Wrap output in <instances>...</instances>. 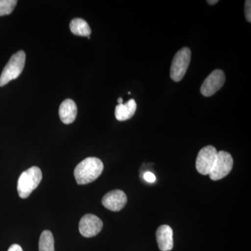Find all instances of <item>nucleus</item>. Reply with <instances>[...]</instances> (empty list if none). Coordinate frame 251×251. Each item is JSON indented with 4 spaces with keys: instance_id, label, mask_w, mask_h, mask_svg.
<instances>
[{
    "instance_id": "nucleus-12",
    "label": "nucleus",
    "mask_w": 251,
    "mask_h": 251,
    "mask_svg": "<svg viewBox=\"0 0 251 251\" xmlns=\"http://www.w3.org/2000/svg\"><path fill=\"white\" fill-rule=\"evenodd\" d=\"M137 110V103L134 99H130L126 103L119 104L115 108V117L118 121L129 120L134 115Z\"/></svg>"
},
{
    "instance_id": "nucleus-4",
    "label": "nucleus",
    "mask_w": 251,
    "mask_h": 251,
    "mask_svg": "<svg viewBox=\"0 0 251 251\" xmlns=\"http://www.w3.org/2000/svg\"><path fill=\"white\" fill-rule=\"evenodd\" d=\"M191 51L187 47L183 48L175 54L171 67V77L175 82L182 80L191 62Z\"/></svg>"
},
{
    "instance_id": "nucleus-1",
    "label": "nucleus",
    "mask_w": 251,
    "mask_h": 251,
    "mask_svg": "<svg viewBox=\"0 0 251 251\" xmlns=\"http://www.w3.org/2000/svg\"><path fill=\"white\" fill-rule=\"evenodd\" d=\"M103 168V162L99 158L88 157L75 167L74 176L79 185L90 184L101 175Z\"/></svg>"
},
{
    "instance_id": "nucleus-6",
    "label": "nucleus",
    "mask_w": 251,
    "mask_h": 251,
    "mask_svg": "<svg viewBox=\"0 0 251 251\" xmlns=\"http://www.w3.org/2000/svg\"><path fill=\"white\" fill-rule=\"evenodd\" d=\"M217 151L214 147L208 145L198 153L196 159V169L200 174L207 175L210 173L217 158Z\"/></svg>"
},
{
    "instance_id": "nucleus-7",
    "label": "nucleus",
    "mask_w": 251,
    "mask_h": 251,
    "mask_svg": "<svg viewBox=\"0 0 251 251\" xmlns=\"http://www.w3.org/2000/svg\"><path fill=\"white\" fill-rule=\"evenodd\" d=\"M226 81V75L222 70L216 69L211 73L203 82L201 92L204 97H209L214 95L222 88Z\"/></svg>"
},
{
    "instance_id": "nucleus-2",
    "label": "nucleus",
    "mask_w": 251,
    "mask_h": 251,
    "mask_svg": "<svg viewBox=\"0 0 251 251\" xmlns=\"http://www.w3.org/2000/svg\"><path fill=\"white\" fill-rule=\"evenodd\" d=\"M42 180L40 168L33 166L23 172L18 181V193L20 198L25 199L38 187Z\"/></svg>"
},
{
    "instance_id": "nucleus-18",
    "label": "nucleus",
    "mask_w": 251,
    "mask_h": 251,
    "mask_svg": "<svg viewBox=\"0 0 251 251\" xmlns=\"http://www.w3.org/2000/svg\"><path fill=\"white\" fill-rule=\"evenodd\" d=\"M8 251H23L22 248L18 244H13L10 247Z\"/></svg>"
},
{
    "instance_id": "nucleus-13",
    "label": "nucleus",
    "mask_w": 251,
    "mask_h": 251,
    "mask_svg": "<svg viewBox=\"0 0 251 251\" xmlns=\"http://www.w3.org/2000/svg\"><path fill=\"white\" fill-rule=\"evenodd\" d=\"M70 29L73 34L76 36H90L92 30L88 23L82 18L73 19L70 23Z\"/></svg>"
},
{
    "instance_id": "nucleus-9",
    "label": "nucleus",
    "mask_w": 251,
    "mask_h": 251,
    "mask_svg": "<svg viewBox=\"0 0 251 251\" xmlns=\"http://www.w3.org/2000/svg\"><path fill=\"white\" fill-rule=\"evenodd\" d=\"M127 202L126 195L121 190H113L104 196L102 204L106 209L112 211H120Z\"/></svg>"
},
{
    "instance_id": "nucleus-10",
    "label": "nucleus",
    "mask_w": 251,
    "mask_h": 251,
    "mask_svg": "<svg viewBox=\"0 0 251 251\" xmlns=\"http://www.w3.org/2000/svg\"><path fill=\"white\" fill-rule=\"evenodd\" d=\"M156 240L160 250L171 251L174 245L173 229L167 225L160 226L156 231Z\"/></svg>"
},
{
    "instance_id": "nucleus-3",
    "label": "nucleus",
    "mask_w": 251,
    "mask_h": 251,
    "mask_svg": "<svg viewBox=\"0 0 251 251\" xmlns=\"http://www.w3.org/2000/svg\"><path fill=\"white\" fill-rule=\"evenodd\" d=\"M25 58V52L23 50L18 51L12 55L0 75V87H4L10 81L19 77L24 69Z\"/></svg>"
},
{
    "instance_id": "nucleus-16",
    "label": "nucleus",
    "mask_w": 251,
    "mask_h": 251,
    "mask_svg": "<svg viewBox=\"0 0 251 251\" xmlns=\"http://www.w3.org/2000/svg\"><path fill=\"white\" fill-rule=\"evenodd\" d=\"M245 16L248 22H251V1L247 0L245 3Z\"/></svg>"
},
{
    "instance_id": "nucleus-19",
    "label": "nucleus",
    "mask_w": 251,
    "mask_h": 251,
    "mask_svg": "<svg viewBox=\"0 0 251 251\" xmlns=\"http://www.w3.org/2000/svg\"><path fill=\"white\" fill-rule=\"evenodd\" d=\"M207 2L209 4L214 5L219 2V1H218V0H216V1H214V0H209V1H207Z\"/></svg>"
},
{
    "instance_id": "nucleus-14",
    "label": "nucleus",
    "mask_w": 251,
    "mask_h": 251,
    "mask_svg": "<svg viewBox=\"0 0 251 251\" xmlns=\"http://www.w3.org/2000/svg\"><path fill=\"white\" fill-rule=\"evenodd\" d=\"M39 251H54V241L52 232L44 230L41 233L39 244Z\"/></svg>"
},
{
    "instance_id": "nucleus-8",
    "label": "nucleus",
    "mask_w": 251,
    "mask_h": 251,
    "mask_svg": "<svg viewBox=\"0 0 251 251\" xmlns=\"http://www.w3.org/2000/svg\"><path fill=\"white\" fill-rule=\"evenodd\" d=\"M103 222L98 216L86 214L79 223V231L83 237L90 238L97 236L103 228Z\"/></svg>"
},
{
    "instance_id": "nucleus-20",
    "label": "nucleus",
    "mask_w": 251,
    "mask_h": 251,
    "mask_svg": "<svg viewBox=\"0 0 251 251\" xmlns=\"http://www.w3.org/2000/svg\"><path fill=\"white\" fill-rule=\"evenodd\" d=\"M117 101H118L119 104L123 103V99L122 98H119L118 100H117Z\"/></svg>"
},
{
    "instance_id": "nucleus-11",
    "label": "nucleus",
    "mask_w": 251,
    "mask_h": 251,
    "mask_svg": "<svg viewBox=\"0 0 251 251\" xmlns=\"http://www.w3.org/2000/svg\"><path fill=\"white\" fill-rule=\"evenodd\" d=\"M77 113L76 104L72 99H66L59 107V117L61 121L65 125H70L75 121Z\"/></svg>"
},
{
    "instance_id": "nucleus-15",
    "label": "nucleus",
    "mask_w": 251,
    "mask_h": 251,
    "mask_svg": "<svg viewBox=\"0 0 251 251\" xmlns=\"http://www.w3.org/2000/svg\"><path fill=\"white\" fill-rule=\"evenodd\" d=\"M17 3L16 0H0V16L11 14Z\"/></svg>"
},
{
    "instance_id": "nucleus-5",
    "label": "nucleus",
    "mask_w": 251,
    "mask_h": 251,
    "mask_svg": "<svg viewBox=\"0 0 251 251\" xmlns=\"http://www.w3.org/2000/svg\"><path fill=\"white\" fill-rule=\"evenodd\" d=\"M233 167V158L230 153L221 151L217 153V158L209 173L211 179L217 181L224 178L232 171Z\"/></svg>"
},
{
    "instance_id": "nucleus-17",
    "label": "nucleus",
    "mask_w": 251,
    "mask_h": 251,
    "mask_svg": "<svg viewBox=\"0 0 251 251\" xmlns=\"http://www.w3.org/2000/svg\"><path fill=\"white\" fill-rule=\"evenodd\" d=\"M144 179L148 181V182L153 183L156 180V176H155L153 173H150V172H147V173L144 174Z\"/></svg>"
}]
</instances>
